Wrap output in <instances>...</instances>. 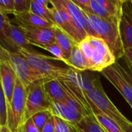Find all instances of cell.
<instances>
[{"label":"cell","instance_id":"cell-27","mask_svg":"<svg viewBox=\"0 0 132 132\" xmlns=\"http://www.w3.org/2000/svg\"><path fill=\"white\" fill-rule=\"evenodd\" d=\"M32 0H15V15L30 11Z\"/></svg>","mask_w":132,"mask_h":132},{"label":"cell","instance_id":"cell-8","mask_svg":"<svg viewBox=\"0 0 132 132\" xmlns=\"http://www.w3.org/2000/svg\"><path fill=\"white\" fill-rule=\"evenodd\" d=\"M48 80L34 82L27 87V98L26 107V121L32 118L36 114L50 111L51 101L44 90L43 84Z\"/></svg>","mask_w":132,"mask_h":132},{"label":"cell","instance_id":"cell-32","mask_svg":"<svg viewBox=\"0 0 132 132\" xmlns=\"http://www.w3.org/2000/svg\"><path fill=\"white\" fill-rule=\"evenodd\" d=\"M125 64L132 67V48H127L125 50V56L123 57Z\"/></svg>","mask_w":132,"mask_h":132},{"label":"cell","instance_id":"cell-35","mask_svg":"<svg viewBox=\"0 0 132 132\" xmlns=\"http://www.w3.org/2000/svg\"><path fill=\"white\" fill-rule=\"evenodd\" d=\"M125 132H132V122H131L129 125H128L127 126H125L123 128Z\"/></svg>","mask_w":132,"mask_h":132},{"label":"cell","instance_id":"cell-24","mask_svg":"<svg viewBox=\"0 0 132 132\" xmlns=\"http://www.w3.org/2000/svg\"><path fill=\"white\" fill-rule=\"evenodd\" d=\"M9 104L3 90L0 91V126L8 125Z\"/></svg>","mask_w":132,"mask_h":132},{"label":"cell","instance_id":"cell-16","mask_svg":"<svg viewBox=\"0 0 132 132\" xmlns=\"http://www.w3.org/2000/svg\"><path fill=\"white\" fill-rule=\"evenodd\" d=\"M12 22L19 27H46L52 28L55 26L54 23L41 18L30 12L15 14Z\"/></svg>","mask_w":132,"mask_h":132},{"label":"cell","instance_id":"cell-4","mask_svg":"<svg viewBox=\"0 0 132 132\" xmlns=\"http://www.w3.org/2000/svg\"><path fill=\"white\" fill-rule=\"evenodd\" d=\"M0 61L5 62L12 67L17 77L26 87H28L34 82L41 80H49L34 70L26 58L18 52H12L1 46Z\"/></svg>","mask_w":132,"mask_h":132},{"label":"cell","instance_id":"cell-7","mask_svg":"<svg viewBox=\"0 0 132 132\" xmlns=\"http://www.w3.org/2000/svg\"><path fill=\"white\" fill-rule=\"evenodd\" d=\"M27 87L17 77L12 102L9 107L8 126L12 132H18L26 121Z\"/></svg>","mask_w":132,"mask_h":132},{"label":"cell","instance_id":"cell-15","mask_svg":"<svg viewBox=\"0 0 132 132\" xmlns=\"http://www.w3.org/2000/svg\"><path fill=\"white\" fill-rule=\"evenodd\" d=\"M0 79L1 89L4 92L9 107L12 100L17 76L12 67L3 61H0Z\"/></svg>","mask_w":132,"mask_h":132},{"label":"cell","instance_id":"cell-21","mask_svg":"<svg viewBox=\"0 0 132 132\" xmlns=\"http://www.w3.org/2000/svg\"><path fill=\"white\" fill-rule=\"evenodd\" d=\"M76 126L79 132H106L96 120L94 114L84 118Z\"/></svg>","mask_w":132,"mask_h":132},{"label":"cell","instance_id":"cell-33","mask_svg":"<svg viewBox=\"0 0 132 132\" xmlns=\"http://www.w3.org/2000/svg\"><path fill=\"white\" fill-rule=\"evenodd\" d=\"M41 132H55V125H54V117L53 116L47 124L45 125Z\"/></svg>","mask_w":132,"mask_h":132},{"label":"cell","instance_id":"cell-14","mask_svg":"<svg viewBox=\"0 0 132 132\" xmlns=\"http://www.w3.org/2000/svg\"><path fill=\"white\" fill-rule=\"evenodd\" d=\"M119 27L125 50L132 48V5L130 0H125Z\"/></svg>","mask_w":132,"mask_h":132},{"label":"cell","instance_id":"cell-12","mask_svg":"<svg viewBox=\"0 0 132 132\" xmlns=\"http://www.w3.org/2000/svg\"><path fill=\"white\" fill-rule=\"evenodd\" d=\"M60 2L68 12L77 28L84 37H86L87 36H94L87 14L77 6L73 0H60Z\"/></svg>","mask_w":132,"mask_h":132},{"label":"cell","instance_id":"cell-22","mask_svg":"<svg viewBox=\"0 0 132 132\" xmlns=\"http://www.w3.org/2000/svg\"><path fill=\"white\" fill-rule=\"evenodd\" d=\"M30 12L41 17L53 23V15L51 14L50 9V8H46L43 6H41L40 5H39L36 2V0H32L31 1V6H30Z\"/></svg>","mask_w":132,"mask_h":132},{"label":"cell","instance_id":"cell-2","mask_svg":"<svg viewBox=\"0 0 132 132\" xmlns=\"http://www.w3.org/2000/svg\"><path fill=\"white\" fill-rule=\"evenodd\" d=\"M87 14L94 36L103 39L110 47L117 60L125 56V47L120 34V22L105 19L90 12Z\"/></svg>","mask_w":132,"mask_h":132},{"label":"cell","instance_id":"cell-3","mask_svg":"<svg viewBox=\"0 0 132 132\" xmlns=\"http://www.w3.org/2000/svg\"><path fill=\"white\" fill-rule=\"evenodd\" d=\"M0 37L1 46L9 51L17 52L20 49L32 50V45L22 29L13 24L8 14L2 12H0Z\"/></svg>","mask_w":132,"mask_h":132},{"label":"cell","instance_id":"cell-28","mask_svg":"<svg viewBox=\"0 0 132 132\" xmlns=\"http://www.w3.org/2000/svg\"><path fill=\"white\" fill-rule=\"evenodd\" d=\"M0 12L15 15V0H0Z\"/></svg>","mask_w":132,"mask_h":132},{"label":"cell","instance_id":"cell-29","mask_svg":"<svg viewBox=\"0 0 132 132\" xmlns=\"http://www.w3.org/2000/svg\"><path fill=\"white\" fill-rule=\"evenodd\" d=\"M20 129L22 132H41L35 125L32 118L27 120Z\"/></svg>","mask_w":132,"mask_h":132},{"label":"cell","instance_id":"cell-25","mask_svg":"<svg viewBox=\"0 0 132 132\" xmlns=\"http://www.w3.org/2000/svg\"><path fill=\"white\" fill-rule=\"evenodd\" d=\"M54 125L55 132H79L76 125L57 117H54Z\"/></svg>","mask_w":132,"mask_h":132},{"label":"cell","instance_id":"cell-1","mask_svg":"<svg viewBox=\"0 0 132 132\" xmlns=\"http://www.w3.org/2000/svg\"><path fill=\"white\" fill-rule=\"evenodd\" d=\"M78 44L87 61L89 70L101 73L117 62L108 45L97 36H87Z\"/></svg>","mask_w":132,"mask_h":132},{"label":"cell","instance_id":"cell-20","mask_svg":"<svg viewBox=\"0 0 132 132\" xmlns=\"http://www.w3.org/2000/svg\"><path fill=\"white\" fill-rule=\"evenodd\" d=\"M68 67L73 68L79 71L89 70L87 61L80 50L79 44H76L71 52L70 56L68 60Z\"/></svg>","mask_w":132,"mask_h":132},{"label":"cell","instance_id":"cell-26","mask_svg":"<svg viewBox=\"0 0 132 132\" xmlns=\"http://www.w3.org/2000/svg\"><path fill=\"white\" fill-rule=\"evenodd\" d=\"M52 117H53V114H51L50 111H43L33 115L32 119L33 122L35 123V125L41 131Z\"/></svg>","mask_w":132,"mask_h":132},{"label":"cell","instance_id":"cell-23","mask_svg":"<svg viewBox=\"0 0 132 132\" xmlns=\"http://www.w3.org/2000/svg\"><path fill=\"white\" fill-rule=\"evenodd\" d=\"M39 48L48 51L53 56V57H54L56 60L62 61L67 65L68 64V60L65 56L63 50L60 47V46L56 43L50 44V45H47V46H40Z\"/></svg>","mask_w":132,"mask_h":132},{"label":"cell","instance_id":"cell-17","mask_svg":"<svg viewBox=\"0 0 132 132\" xmlns=\"http://www.w3.org/2000/svg\"><path fill=\"white\" fill-rule=\"evenodd\" d=\"M43 87L46 94L50 101L65 102L67 100V91L63 83L59 80H48L44 82Z\"/></svg>","mask_w":132,"mask_h":132},{"label":"cell","instance_id":"cell-9","mask_svg":"<svg viewBox=\"0 0 132 132\" xmlns=\"http://www.w3.org/2000/svg\"><path fill=\"white\" fill-rule=\"evenodd\" d=\"M50 9L55 25L69 34L78 43L85 39L77 28L68 12L60 4V0H50Z\"/></svg>","mask_w":132,"mask_h":132},{"label":"cell","instance_id":"cell-10","mask_svg":"<svg viewBox=\"0 0 132 132\" xmlns=\"http://www.w3.org/2000/svg\"><path fill=\"white\" fill-rule=\"evenodd\" d=\"M125 0H91L90 13L101 18L120 22Z\"/></svg>","mask_w":132,"mask_h":132},{"label":"cell","instance_id":"cell-11","mask_svg":"<svg viewBox=\"0 0 132 132\" xmlns=\"http://www.w3.org/2000/svg\"><path fill=\"white\" fill-rule=\"evenodd\" d=\"M101 73L120 92L132 108V85L118 67L117 62L104 70Z\"/></svg>","mask_w":132,"mask_h":132},{"label":"cell","instance_id":"cell-34","mask_svg":"<svg viewBox=\"0 0 132 132\" xmlns=\"http://www.w3.org/2000/svg\"><path fill=\"white\" fill-rule=\"evenodd\" d=\"M0 132H12L11 129L9 128L8 125L5 126H0Z\"/></svg>","mask_w":132,"mask_h":132},{"label":"cell","instance_id":"cell-30","mask_svg":"<svg viewBox=\"0 0 132 132\" xmlns=\"http://www.w3.org/2000/svg\"><path fill=\"white\" fill-rule=\"evenodd\" d=\"M117 65H118V67L119 68V70H121V72L122 73V74L126 77V79L132 85V67L127 64H125L126 67H124L121 64H120L118 62H117Z\"/></svg>","mask_w":132,"mask_h":132},{"label":"cell","instance_id":"cell-37","mask_svg":"<svg viewBox=\"0 0 132 132\" xmlns=\"http://www.w3.org/2000/svg\"><path fill=\"white\" fill-rule=\"evenodd\" d=\"M131 5H132V0H131Z\"/></svg>","mask_w":132,"mask_h":132},{"label":"cell","instance_id":"cell-36","mask_svg":"<svg viewBox=\"0 0 132 132\" xmlns=\"http://www.w3.org/2000/svg\"><path fill=\"white\" fill-rule=\"evenodd\" d=\"M18 132H22V131H21V129H19V131Z\"/></svg>","mask_w":132,"mask_h":132},{"label":"cell","instance_id":"cell-31","mask_svg":"<svg viewBox=\"0 0 132 132\" xmlns=\"http://www.w3.org/2000/svg\"><path fill=\"white\" fill-rule=\"evenodd\" d=\"M73 2L79 6L84 12L90 13V2L91 0H73Z\"/></svg>","mask_w":132,"mask_h":132},{"label":"cell","instance_id":"cell-18","mask_svg":"<svg viewBox=\"0 0 132 132\" xmlns=\"http://www.w3.org/2000/svg\"><path fill=\"white\" fill-rule=\"evenodd\" d=\"M53 29H54L56 43L63 50V51L68 60L70 56V54H71L73 46L76 44H77L78 43H77L69 34H67L66 32H64L63 29H61L56 25L54 26Z\"/></svg>","mask_w":132,"mask_h":132},{"label":"cell","instance_id":"cell-19","mask_svg":"<svg viewBox=\"0 0 132 132\" xmlns=\"http://www.w3.org/2000/svg\"><path fill=\"white\" fill-rule=\"evenodd\" d=\"M96 120L106 132H125L120 125L110 117L101 112L94 104L89 103Z\"/></svg>","mask_w":132,"mask_h":132},{"label":"cell","instance_id":"cell-13","mask_svg":"<svg viewBox=\"0 0 132 132\" xmlns=\"http://www.w3.org/2000/svg\"><path fill=\"white\" fill-rule=\"evenodd\" d=\"M54 27V26H53ZM46 27H21L32 46L37 47L56 43L54 29Z\"/></svg>","mask_w":132,"mask_h":132},{"label":"cell","instance_id":"cell-5","mask_svg":"<svg viewBox=\"0 0 132 132\" xmlns=\"http://www.w3.org/2000/svg\"><path fill=\"white\" fill-rule=\"evenodd\" d=\"M17 52L26 58L34 70L49 80H60L69 70V67H63L53 63L52 60H56L54 57L39 53L33 50L20 49Z\"/></svg>","mask_w":132,"mask_h":132},{"label":"cell","instance_id":"cell-6","mask_svg":"<svg viewBox=\"0 0 132 132\" xmlns=\"http://www.w3.org/2000/svg\"><path fill=\"white\" fill-rule=\"evenodd\" d=\"M85 94L89 103L94 104L101 112L117 122L122 129L131 123V121L121 114V112L115 107L108 97L101 85L100 79H96L95 87L94 89L87 91Z\"/></svg>","mask_w":132,"mask_h":132}]
</instances>
